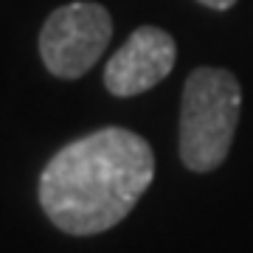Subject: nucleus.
I'll list each match as a JSON object with an SVG mask.
<instances>
[{
    "label": "nucleus",
    "instance_id": "f257e3e1",
    "mask_svg": "<svg viewBox=\"0 0 253 253\" xmlns=\"http://www.w3.org/2000/svg\"><path fill=\"white\" fill-rule=\"evenodd\" d=\"M155 180V152L144 135L101 126L62 146L40 174V206L59 231L96 236L118 225Z\"/></svg>",
    "mask_w": 253,
    "mask_h": 253
},
{
    "label": "nucleus",
    "instance_id": "f03ea898",
    "mask_svg": "<svg viewBox=\"0 0 253 253\" xmlns=\"http://www.w3.org/2000/svg\"><path fill=\"white\" fill-rule=\"evenodd\" d=\"M242 87L225 68H197L183 87L180 158L191 172H214L234 144Z\"/></svg>",
    "mask_w": 253,
    "mask_h": 253
},
{
    "label": "nucleus",
    "instance_id": "39448f33",
    "mask_svg": "<svg viewBox=\"0 0 253 253\" xmlns=\"http://www.w3.org/2000/svg\"><path fill=\"white\" fill-rule=\"evenodd\" d=\"M203 6H208V9H217V11H225V9H231L236 0H200Z\"/></svg>",
    "mask_w": 253,
    "mask_h": 253
},
{
    "label": "nucleus",
    "instance_id": "7ed1b4c3",
    "mask_svg": "<svg viewBox=\"0 0 253 253\" xmlns=\"http://www.w3.org/2000/svg\"><path fill=\"white\" fill-rule=\"evenodd\" d=\"M110 40V11L101 3L79 0L48 14L40 31V56L56 79H79L101 59Z\"/></svg>",
    "mask_w": 253,
    "mask_h": 253
},
{
    "label": "nucleus",
    "instance_id": "20e7f679",
    "mask_svg": "<svg viewBox=\"0 0 253 253\" xmlns=\"http://www.w3.org/2000/svg\"><path fill=\"white\" fill-rule=\"evenodd\" d=\"M177 45L169 31L158 26H141L126 37L104 68V87L118 99L141 96L161 84L174 68Z\"/></svg>",
    "mask_w": 253,
    "mask_h": 253
}]
</instances>
